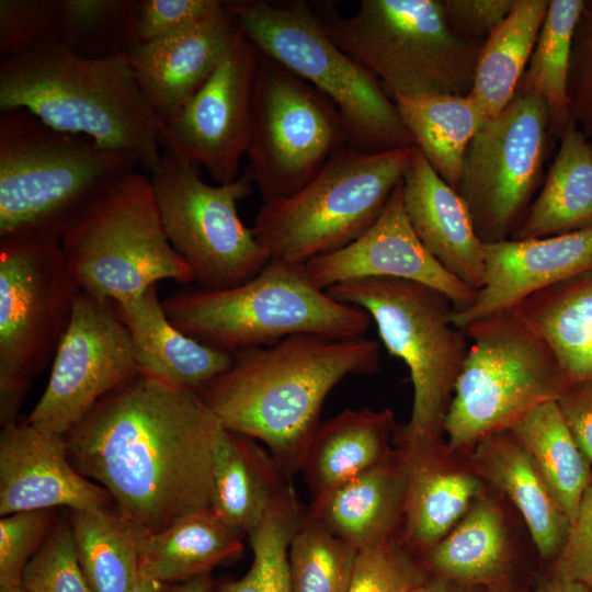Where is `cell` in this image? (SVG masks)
<instances>
[{"mask_svg":"<svg viewBox=\"0 0 592 592\" xmlns=\"http://www.w3.org/2000/svg\"><path fill=\"white\" fill-rule=\"evenodd\" d=\"M224 425L200 392L138 375L66 435L68 458L103 487L137 536L212 510V460Z\"/></svg>","mask_w":592,"mask_h":592,"instance_id":"1","label":"cell"},{"mask_svg":"<svg viewBox=\"0 0 592 592\" xmlns=\"http://www.w3.org/2000/svg\"><path fill=\"white\" fill-rule=\"evenodd\" d=\"M379 358L378 342L364 335H291L235 352L200 395L225 429L261 441L293 479L327 396L345 377L375 372Z\"/></svg>","mask_w":592,"mask_h":592,"instance_id":"2","label":"cell"},{"mask_svg":"<svg viewBox=\"0 0 592 592\" xmlns=\"http://www.w3.org/2000/svg\"><path fill=\"white\" fill-rule=\"evenodd\" d=\"M12 109L124 151L143 171L152 174L160 164V121L127 54L91 59L57 43L1 57L0 112Z\"/></svg>","mask_w":592,"mask_h":592,"instance_id":"3","label":"cell"},{"mask_svg":"<svg viewBox=\"0 0 592 592\" xmlns=\"http://www.w3.org/2000/svg\"><path fill=\"white\" fill-rule=\"evenodd\" d=\"M137 168L130 155L55 129L25 109L0 112V241H60Z\"/></svg>","mask_w":592,"mask_h":592,"instance_id":"4","label":"cell"},{"mask_svg":"<svg viewBox=\"0 0 592 592\" xmlns=\"http://www.w3.org/2000/svg\"><path fill=\"white\" fill-rule=\"evenodd\" d=\"M162 305L179 330L231 354L296 334L363 337L372 321L363 309L317 287L305 264L273 259L242 284L180 291Z\"/></svg>","mask_w":592,"mask_h":592,"instance_id":"5","label":"cell"},{"mask_svg":"<svg viewBox=\"0 0 592 592\" xmlns=\"http://www.w3.org/2000/svg\"><path fill=\"white\" fill-rule=\"evenodd\" d=\"M312 9L329 37L397 95H466L483 42L448 25L441 0H362L341 16L332 2Z\"/></svg>","mask_w":592,"mask_h":592,"instance_id":"6","label":"cell"},{"mask_svg":"<svg viewBox=\"0 0 592 592\" xmlns=\"http://www.w3.org/2000/svg\"><path fill=\"white\" fill-rule=\"evenodd\" d=\"M260 52L312 84L338 107L349 147L380 152L411 147L395 101L379 81L326 33L306 1H226Z\"/></svg>","mask_w":592,"mask_h":592,"instance_id":"7","label":"cell"},{"mask_svg":"<svg viewBox=\"0 0 592 592\" xmlns=\"http://www.w3.org/2000/svg\"><path fill=\"white\" fill-rule=\"evenodd\" d=\"M366 311L388 353L403 361L413 387L411 415L395 443L441 440L468 338L452 320L454 305L428 285L392 277L342 282L326 291Z\"/></svg>","mask_w":592,"mask_h":592,"instance_id":"8","label":"cell"},{"mask_svg":"<svg viewBox=\"0 0 592 592\" xmlns=\"http://www.w3.org/2000/svg\"><path fill=\"white\" fill-rule=\"evenodd\" d=\"M413 147H344L294 194L262 204L252 231L273 260L306 264L360 238L401 183Z\"/></svg>","mask_w":592,"mask_h":592,"instance_id":"9","label":"cell"},{"mask_svg":"<svg viewBox=\"0 0 592 592\" xmlns=\"http://www.w3.org/2000/svg\"><path fill=\"white\" fill-rule=\"evenodd\" d=\"M463 330L470 343L443 422L453 452L508 430L534 407L557 400L569 384L549 346L517 307Z\"/></svg>","mask_w":592,"mask_h":592,"instance_id":"10","label":"cell"},{"mask_svg":"<svg viewBox=\"0 0 592 592\" xmlns=\"http://www.w3.org/2000/svg\"><path fill=\"white\" fill-rule=\"evenodd\" d=\"M80 288L122 304L161 280L194 281L163 228L151 180L139 171L123 179L61 238Z\"/></svg>","mask_w":592,"mask_h":592,"instance_id":"11","label":"cell"},{"mask_svg":"<svg viewBox=\"0 0 592 592\" xmlns=\"http://www.w3.org/2000/svg\"><path fill=\"white\" fill-rule=\"evenodd\" d=\"M81 288L60 241H0V421L15 422L31 386L54 358Z\"/></svg>","mask_w":592,"mask_h":592,"instance_id":"12","label":"cell"},{"mask_svg":"<svg viewBox=\"0 0 592 592\" xmlns=\"http://www.w3.org/2000/svg\"><path fill=\"white\" fill-rule=\"evenodd\" d=\"M348 137L337 105L312 84L263 55L255 75L246 174L262 204L308 183Z\"/></svg>","mask_w":592,"mask_h":592,"instance_id":"13","label":"cell"},{"mask_svg":"<svg viewBox=\"0 0 592 592\" xmlns=\"http://www.w3.org/2000/svg\"><path fill=\"white\" fill-rule=\"evenodd\" d=\"M150 180L169 241L201 288L242 284L271 260L238 214V202L253 185L246 173L229 184L210 185L197 164L163 150Z\"/></svg>","mask_w":592,"mask_h":592,"instance_id":"14","label":"cell"},{"mask_svg":"<svg viewBox=\"0 0 592 592\" xmlns=\"http://www.w3.org/2000/svg\"><path fill=\"white\" fill-rule=\"evenodd\" d=\"M549 133L546 103L515 93L468 144L457 192L482 243L509 239L522 221L542 174Z\"/></svg>","mask_w":592,"mask_h":592,"instance_id":"15","label":"cell"},{"mask_svg":"<svg viewBox=\"0 0 592 592\" xmlns=\"http://www.w3.org/2000/svg\"><path fill=\"white\" fill-rule=\"evenodd\" d=\"M52 365L26 422L65 436L102 398L139 375L116 304L81 289Z\"/></svg>","mask_w":592,"mask_h":592,"instance_id":"16","label":"cell"},{"mask_svg":"<svg viewBox=\"0 0 592 592\" xmlns=\"http://www.w3.org/2000/svg\"><path fill=\"white\" fill-rule=\"evenodd\" d=\"M260 58V49L238 26L208 80L177 115L160 124L163 150L204 167L218 184L236 181L251 139Z\"/></svg>","mask_w":592,"mask_h":592,"instance_id":"17","label":"cell"},{"mask_svg":"<svg viewBox=\"0 0 592 592\" xmlns=\"http://www.w3.org/2000/svg\"><path fill=\"white\" fill-rule=\"evenodd\" d=\"M305 266L312 283L323 291L356 278H402L437 289L452 300L454 309L468 305L477 293L446 271L422 244L407 217L401 183L367 231Z\"/></svg>","mask_w":592,"mask_h":592,"instance_id":"18","label":"cell"},{"mask_svg":"<svg viewBox=\"0 0 592 592\" xmlns=\"http://www.w3.org/2000/svg\"><path fill=\"white\" fill-rule=\"evenodd\" d=\"M485 273L474 299L452 311L464 329L519 307L531 295L592 269V224L565 234L483 243Z\"/></svg>","mask_w":592,"mask_h":592,"instance_id":"19","label":"cell"},{"mask_svg":"<svg viewBox=\"0 0 592 592\" xmlns=\"http://www.w3.org/2000/svg\"><path fill=\"white\" fill-rule=\"evenodd\" d=\"M114 508L110 493L82 476L67 454L65 436L27 422L2 426L0 433V515L16 512Z\"/></svg>","mask_w":592,"mask_h":592,"instance_id":"20","label":"cell"},{"mask_svg":"<svg viewBox=\"0 0 592 592\" xmlns=\"http://www.w3.org/2000/svg\"><path fill=\"white\" fill-rule=\"evenodd\" d=\"M237 29L225 1L198 24L130 48L134 75L160 124L177 115L208 80Z\"/></svg>","mask_w":592,"mask_h":592,"instance_id":"21","label":"cell"},{"mask_svg":"<svg viewBox=\"0 0 592 592\" xmlns=\"http://www.w3.org/2000/svg\"><path fill=\"white\" fill-rule=\"evenodd\" d=\"M401 189L407 217L422 244L446 271L478 291L485 273L483 243L470 212L415 147Z\"/></svg>","mask_w":592,"mask_h":592,"instance_id":"22","label":"cell"},{"mask_svg":"<svg viewBox=\"0 0 592 592\" xmlns=\"http://www.w3.org/2000/svg\"><path fill=\"white\" fill-rule=\"evenodd\" d=\"M407 463V486L401 537L423 558L479 499L477 474L457 468L442 440L396 443Z\"/></svg>","mask_w":592,"mask_h":592,"instance_id":"23","label":"cell"},{"mask_svg":"<svg viewBox=\"0 0 592 592\" xmlns=\"http://www.w3.org/2000/svg\"><path fill=\"white\" fill-rule=\"evenodd\" d=\"M407 463L398 447L349 481L312 497L307 513L356 550L401 534Z\"/></svg>","mask_w":592,"mask_h":592,"instance_id":"24","label":"cell"},{"mask_svg":"<svg viewBox=\"0 0 592 592\" xmlns=\"http://www.w3.org/2000/svg\"><path fill=\"white\" fill-rule=\"evenodd\" d=\"M116 306L140 375L200 392L232 364L234 354L196 341L170 321L157 285Z\"/></svg>","mask_w":592,"mask_h":592,"instance_id":"25","label":"cell"},{"mask_svg":"<svg viewBox=\"0 0 592 592\" xmlns=\"http://www.w3.org/2000/svg\"><path fill=\"white\" fill-rule=\"evenodd\" d=\"M390 409H346L320 422L300 471L312 497L329 491L385 459L396 431Z\"/></svg>","mask_w":592,"mask_h":592,"instance_id":"26","label":"cell"},{"mask_svg":"<svg viewBox=\"0 0 592 592\" xmlns=\"http://www.w3.org/2000/svg\"><path fill=\"white\" fill-rule=\"evenodd\" d=\"M473 464L478 476L502 490L519 509L540 556H557L568 537L570 521L512 433L502 430L478 442Z\"/></svg>","mask_w":592,"mask_h":592,"instance_id":"27","label":"cell"},{"mask_svg":"<svg viewBox=\"0 0 592 592\" xmlns=\"http://www.w3.org/2000/svg\"><path fill=\"white\" fill-rule=\"evenodd\" d=\"M212 479V511L249 536L289 478L255 440L224 429L213 452Z\"/></svg>","mask_w":592,"mask_h":592,"instance_id":"28","label":"cell"},{"mask_svg":"<svg viewBox=\"0 0 592 592\" xmlns=\"http://www.w3.org/2000/svg\"><path fill=\"white\" fill-rule=\"evenodd\" d=\"M143 580L174 584L208 574L243 554L242 536L212 510L192 514L153 534L137 536Z\"/></svg>","mask_w":592,"mask_h":592,"instance_id":"29","label":"cell"},{"mask_svg":"<svg viewBox=\"0 0 592 592\" xmlns=\"http://www.w3.org/2000/svg\"><path fill=\"white\" fill-rule=\"evenodd\" d=\"M545 184L512 239L543 238L592 224V141L571 123Z\"/></svg>","mask_w":592,"mask_h":592,"instance_id":"30","label":"cell"},{"mask_svg":"<svg viewBox=\"0 0 592 592\" xmlns=\"http://www.w3.org/2000/svg\"><path fill=\"white\" fill-rule=\"evenodd\" d=\"M413 146L439 177L458 190L468 144L488 121L469 95H397L394 99Z\"/></svg>","mask_w":592,"mask_h":592,"instance_id":"31","label":"cell"},{"mask_svg":"<svg viewBox=\"0 0 592 592\" xmlns=\"http://www.w3.org/2000/svg\"><path fill=\"white\" fill-rule=\"evenodd\" d=\"M517 309L569 383L592 379V269L531 295Z\"/></svg>","mask_w":592,"mask_h":592,"instance_id":"32","label":"cell"},{"mask_svg":"<svg viewBox=\"0 0 592 592\" xmlns=\"http://www.w3.org/2000/svg\"><path fill=\"white\" fill-rule=\"evenodd\" d=\"M508 430L530 455L571 525L592 481V464L576 443L557 401L534 407Z\"/></svg>","mask_w":592,"mask_h":592,"instance_id":"33","label":"cell"},{"mask_svg":"<svg viewBox=\"0 0 592 592\" xmlns=\"http://www.w3.org/2000/svg\"><path fill=\"white\" fill-rule=\"evenodd\" d=\"M422 560L430 576L465 588L502 583L509 550L499 509L479 499Z\"/></svg>","mask_w":592,"mask_h":592,"instance_id":"34","label":"cell"},{"mask_svg":"<svg viewBox=\"0 0 592 592\" xmlns=\"http://www.w3.org/2000/svg\"><path fill=\"white\" fill-rule=\"evenodd\" d=\"M550 0H514L506 18L482 43L468 93L488 119L514 98L537 42Z\"/></svg>","mask_w":592,"mask_h":592,"instance_id":"35","label":"cell"},{"mask_svg":"<svg viewBox=\"0 0 592 592\" xmlns=\"http://www.w3.org/2000/svg\"><path fill=\"white\" fill-rule=\"evenodd\" d=\"M76 554L93 592H137L141 578L137 535L115 508L72 510Z\"/></svg>","mask_w":592,"mask_h":592,"instance_id":"36","label":"cell"},{"mask_svg":"<svg viewBox=\"0 0 592 592\" xmlns=\"http://www.w3.org/2000/svg\"><path fill=\"white\" fill-rule=\"evenodd\" d=\"M583 0H550L537 42L515 93L532 94L548 109L550 133L571 124L568 81L574 30Z\"/></svg>","mask_w":592,"mask_h":592,"instance_id":"37","label":"cell"},{"mask_svg":"<svg viewBox=\"0 0 592 592\" xmlns=\"http://www.w3.org/2000/svg\"><path fill=\"white\" fill-rule=\"evenodd\" d=\"M305 510L288 479L249 535L253 560L238 580L223 582L215 592H292L289 546Z\"/></svg>","mask_w":592,"mask_h":592,"instance_id":"38","label":"cell"},{"mask_svg":"<svg viewBox=\"0 0 592 592\" xmlns=\"http://www.w3.org/2000/svg\"><path fill=\"white\" fill-rule=\"evenodd\" d=\"M60 44L102 59L128 54L136 44V0H61Z\"/></svg>","mask_w":592,"mask_h":592,"instance_id":"39","label":"cell"},{"mask_svg":"<svg viewBox=\"0 0 592 592\" xmlns=\"http://www.w3.org/2000/svg\"><path fill=\"white\" fill-rule=\"evenodd\" d=\"M357 550L307 513L292 538V592H348Z\"/></svg>","mask_w":592,"mask_h":592,"instance_id":"40","label":"cell"},{"mask_svg":"<svg viewBox=\"0 0 592 592\" xmlns=\"http://www.w3.org/2000/svg\"><path fill=\"white\" fill-rule=\"evenodd\" d=\"M430 577L401 534L357 550L348 592H412Z\"/></svg>","mask_w":592,"mask_h":592,"instance_id":"41","label":"cell"},{"mask_svg":"<svg viewBox=\"0 0 592 592\" xmlns=\"http://www.w3.org/2000/svg\"><path fill=\"white\" fill-rule=\"evenodd\" d=\"M61 0H0V55L60 43Z\"/></svg>","mask_w":592,"mask_h":592,"instance_id":"42","label":"cell"},{"mask_svg":"<svg viewBox=\"0 0 592 592\" xmlns=\"http://www.w3.org/2000/svg\"><path fill=\"white\" fill-rule=\"evenodd\" d=\"M22 587L27 592H93L76 554L70 523H56L26 565Z\"/></svg>","mask_w":592,"mask_h":592,"instance_id":"43","label":"cell"},{"mask_svg":"<svg viewBox=\"0 0 592 592\" xmlns=\"http://www.w3.org/2000/svg\"><path fill=\"white\" fill-rule=\"evenodd\" d=\"M49 510L16 512L0 520V588L22 585L26 565L54 528Z\"/></svg>","mask_w":592,"mask_h":592,"instance_id":"44","label":"cell"},{"mask_svg":"<svg viewBox=\"0 0 592 592\" xmlns=\"http://www.w3.org/2000/svg\"><path fill=\"white\" fill-rule=\"evenodd\" d=\"M224 3L219 0H136V44H148L190 29Z\"/></svg>","mask_w":592,"mask_h":592,"instance_id":"45","label":"cell"},{"mask_svg":"<svg viewBox=\"0 0 592 592\" xmlns=\"http://www.w3.org/2000/svg\"><path fill=\"white\" fill-rule=\"evenodd\" d=\"M568 94L571 123L592 141V0L583 2L574 30Z\"/></svg>","mask_w":592,"mask_h":592,"instance_id":"46","label":"cell"},{"mask_svg":"<svg viewBox=\"0 0 592 592\" xmlns=\"http://www.w3.org/2000/svg\"><path fill=\"white\" fill-rule=\"evenodd\" d=\"M553 576L582 582L592 578V481L581 499L566 543L557 555Z\"/></svg>","mask_w":592,"mask_h":592,"instance_id":"47","label":"cell"},{"mask_svg":"<svg viewBox=\"0 0 592 592\" xmlns=\"http://www.w3.org/2000/svg\"><path fill=\"white\" fill-rule=\"evenodd\" d=\"M446 21L459 36L485 42L510 13L514 0H441Z\"/></svg>","mask_w":592,"mask_h":592,"instance_id":"48","label":"cell"},{"mask_svg":"<svg viewBox=\"0 0 592 592\" xmlns=\"http://www.w3.org/2000/svg\"><path fill=\"white\" fill-rule=\"evenodd\" d=\"M556 401L576 443L592 464V379L569 383Z\"/></svg>","mask_w":592,"mask_h":592,"instance_id":"49","label":"cell"},{"mask_svg":"<svg viewBox=\"0 0 592 592\" xmlns=\"http://www.w3.org/2000/svg\"><path fill=\"white\" fill-rule=\"evenodd\" d=\"M161 592H215L209 573L203 574L191 580L174 583L162 584Z\"/></svg>","mask_w":592,"mask_h":592,"instance_id":"50","label":"cell"},{"mask_svg":"<svg viewBox=\"0 0 592 592\" xmlns=\"http://www.w3.org/2000/svg\"><path fill=\"white\" fill-rule=\"evenodd\" d=\"M537 592H590L587 582L565 580L551 576L545 580Z\"/></svg>","mask_w":592,"mask_h":592,"instance_id":"51","label":"cell"},{"mask_svg":"<svg viewBox=\"0 0 592 592\" xmlns=\"http://www.w3.org/2000/svg\"><path fill=\"white\" fill-rule=\"evenodd\" d=\"M469 589L448 580L430 576L424 583L415 588L412 592H469Z\"/></svg>","mask_w":592,"mask_h":592,"instance_id":"52","label":"cell"},{"mask_svg":"<svg viewBox=\"0 0 592 592\" xmlns=\"http://www.w3.org/2000/svg\"><path fill=\"white\" fill-rule=\"evenodd\" d=\"M162 584L156 581L143 580L137 592H161Z\"/></svg>","mask_w":592,"mask_h":592,"instance_id":"53","label":"cell"},{"mask_svg":"<svg viewBox=\"0 0 592 592\" xmlns=\"http://www.w3.org/2000/svg\"><path fill=\"white\" fill-rule=\"evenodd\" d=\"M487 592H519V591L509 588L506 584L502 582V583L489 587Z\"/></svg>","mask_w":592,"mask_h":592,"instance_id":"54","label":"cell"},{"mask_svg":"<svg viewBox=\"0 0 592 592\" xmlns=\"http://www.w3.org/2000/svg\"><path fill=\"white\" fill-rule=\"evenodd\" d=\"M0 592H27L22 585L12 588H0Z\"/></svg>","mask_w":592,"mask_h":592,"instance_id":"55","label":"cell"},{"mask_svg":"<svg viewBox=\"0 0 592 592\" xmlns=\"http://www.w3.org/2000/svg\"><path fill=\"white\" fill-rule=\"evenodd\" d=\"M587 584H588V588H589L590 592H592V578L589 581H587Z\"/></svg>","mask_w":592,"mask_h":592,"instance_id":"56","label":"cell"}]
</instances>
